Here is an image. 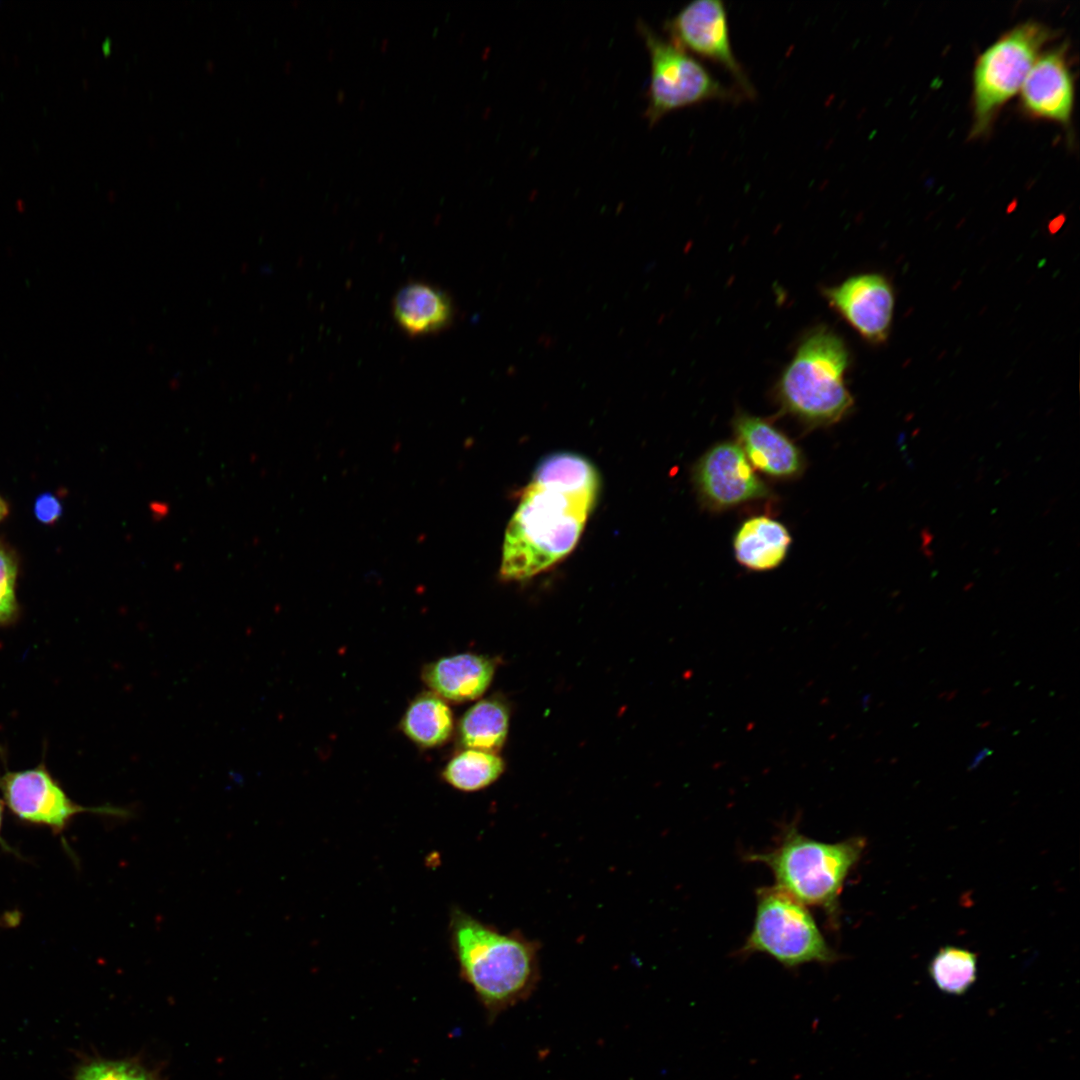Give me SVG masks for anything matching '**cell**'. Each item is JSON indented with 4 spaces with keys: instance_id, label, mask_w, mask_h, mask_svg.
Masks as SVG:
<instances>
[{
    "instance_id": "6da1fadb",
    "label": "cell",
    "mask_w": 1080,
    "mask_h": 1080,
    "mask_svg": "<svg viewBox=\"0 0 1080 1080\" xmlns=\"http://www.w3.org/2000/svg\"><path fill=\"white\" fill-rule=\"evenodd\" d=\"M600 482L582 455L559 451L542 458L507 525L500 577L525 580L565 558L597 504Z\"/></svg>"
},
{
    "instance_id": "7a4b0ae2",
    "label": "cell",
    "mask_w": 1080,
    "mask_h": 1080,
    "mask_svg": "<svg viewBox=\"0 0 1080 1080\" xmlns=\"http://www.w3.org/2000/svg\"><path fill=\"white\" fill-rule=\"evenodd\" d=\"M449 935L460 975L489 1019L526 1000L540 979V943L519 930L508 933L454 906Z\"/></svg>"
},
{
    "instance_id": "3957f363",
    "label": "cell",
    "mask_w": 1080,
    "mask_h": 1080,
    "mask_svg": "<svg viewBox=\"0 0 1080 1080\" xmlns=\"http://www.w3.org/2000/svg\"><path fill=\"white\" fill-rule=\"evenodd\" d=\"M849 363L848 347L831 327L818 324L808 329L775 383L780 413L806 429L840 422L854 406L845 381Z\"/></svg>"
},
{
    "instance_id": "277c9868",
    "label": "cell",
    "mask_w": 1080,
    "mask_h": 1080,
    "mask_svg": "<svg viewBox=\"0 0 1080 1080\" xmlns=\"http://www.w3.org/2000/svg\"><path fill=\"white\" fill-rule=\"evenodd\" d=\"M865 846L866 841L860 836L833 843L815 840L801 833L797 824L790 823L783 828L772 849L749 853L745 858L766 865L774 875L776 886L804 905L823 910L830 926L837 929L844 883Z\"/></svg>"
},
{
    "instance_id": "5b68a950",
    "label": "cell",
    "mask_w": 1080,
    "mask_h": 1080,
    "mask_svg": "<svg viewBox=\"0 0 1080 1080\" xmlns=\"http://www.w3.org/2000/svg\"><path fill=\"white\" fill-rule=\"evenodd\" d=\"M739 953L766 954L786 969L830 965L840 958L807 906L776 885L757 889L752 929Z\"/></svg>"
},
{
    "instance_id": "8992f818",
    "label": "cell",
    "mask_w": 1080,
    "mask_h": 1080,
    "mask_svg": "<svg viewBox=\"0 0 1080 1080\" xmlns=\"http://www.w3.org/2000/svg\"><path fill=\"white\" fill-rule=\"evenodd\" d=\"M1051 31L1037 22L1020 24L1001 36L977 59L973 77L974 124L984 134L1000 108L1018 92Z\"/></svg>"
},
{
    "instance_id": "52a82bcc",
    "label": "cell",
    "mask_w": 1080,
    "mask_h": 1080,
    "mask_svg": "<svg viewBox=\"0 0 1080 1080\" xmlns=\"http://www.w3.org/2000/svg\"><path fill=\"white\" fill-rule=\"evenodd\" d=\"M638 28L651 64L645 110L650 126L678 109L711 100H741V93L724 86L688 52L670 40H664L641 21Z\"/></svg>"
},
{
    "instance_id": "ba28073f",
    "label": "cell",
    "mask_w": 1080,
    "mask_h": 1080,
    "mask_svg": "<svg viewBox=\"0 0 1080 1080\" xmlns=\"http://www.w3.org/2000/svg\"><path fill=\"white\" fill-rule=\"evenodd\" d=\"M0 796L15 820L23 825L46 828L63 836L81 813L129 819V809L112 805L84 806L69 797L44 762L35 767L0 775Z\"/></svg>"
},
{
    "instance_id": "9c48e42d",
    "label": "cell",
    "mask_w": 1080,
    "mask_h": 1080,
    "mask_svg": "<svg viewBox=\"0 0 1080 1080\" xmlns=\"http://www.w3.org/2000/svg\"><path fill=\"white\" fill-rule=\"evenodd\" d=\"M670 41L726 70L741 94L750 99L756 91L738 61L731 44L728 14L720 0H694L666 22Z\"/></svg>"
},
{
    "instance_id": "30bf717a",
    "label": "cell",
    "mask_w": 1080,
    "mask_h": 1080,
    "mask_svg": "<svg viewBox=\"0 0 1080 1080\" xmlns=\"http://www.w3.org/2000/svg\"><path fill=\"white\" fill-rule=\"evenodd\" d=\"M692 481L700 503L713 512L770 496L736 441L717 442L706 450L693 467Z\"/></svg>"
},
{
    "instance_id": "8fae6325",
    "label": "cell",
    "mask_w": 1080,
    "mask_h": 1080,
    "mask_svg": "<svg viewBox=\"0 0 1080 1080\" xmlns=\"http://www.w3.org/2000/svg\"><path fill=\"white\" fill-rule=\"evenodd\" d=\"M822 294L830 308L865 340H886L893 318L894 293L885 277L877 273L853 275L824 287Z\"/></svg>"
},
{
    "instance_id": "7c38bea8",
    "label": "cell",
    "mask_w": 1080,
    "mask_h": 1080,
    "mask_svg": "<svg viewBox=\"0 0 1080 1080\" xmlns=\"http://www.w3.org/2000/svg\"><path fill=\"white\" fill-rule=\"evenodd\" d=\"M731 424L736 442L755 470L779 480L795 479L803 473L801 449L768 419L739 410Z\"/></svg>"
},
{
    "instance_id": "4fadbf2b",
    "label": "cell",
    "mask_w": 1080,
    "mask_h": 1080,
    "mask_svg": "<svg viewBox=\"0 0 1080 1080\" xmlns=\"http://www.w3.org/2000/svg\"><path fill=\"white\" fill-rule=\"evenodd\" d=\"M1021 102L1034 117L1069 124L1074 86L1064 47L1037 58L1021 87Z\"/></svg>"
},
{
    "instance_id": "5bb4252c",
    "label": "cell",
    "mask_w": 1080,
    "mask_h": 1080,
    "mask_svg": "<svg viewBox=\"0 0 1080 1080\" xmlns=\"http://www.w3.org/2000/svg\"><path fill=\"white\" fill-rule=\"evenodd\" d=\"M392 312L399 328L410 337L441 333L456 317L451 296L423 281L409 282L399 289L393 299Z\"/></svg>"
},
{
    "instance_id": "9a60e30c",
    "label": "cell",
    "mask_w": 1080,
    "mask_h": 1080,
    "mask_svg": "<svg viewBox=\"0 0 1080 1080\" xmlns=\"http://www.w3.org/2000/svg\"><path fill=\"white\" fill-rule=\"evenodd\" d=\"M495 672L494 662L482 655L460 653L439 658L422 669V680L432 692L452 702L481 696Z\"/></svg>"
},
{
    "instance_id": "2e32d148",
    "label": "cell",
    "mask_w": 1080,
    "mask_h": 1080,
    "mask_svg": "<svg viewBox=\"0 0 1080 1080\" xmlns=\"http://www.w3.org/2000/svg\"><path fill=\"white\" fill-rule=\"evenodd\" d=\"M791 544L792 537L787 527L764 514L745 519L732 540L736 561L754 572L778 568L785 561Z\"/></svg>"
},
{
    "instance_id": "e0dca14e",
    "label": "cell",
    "mask_w": 1080,
    "mask_h": 1080,
    "mask_svg": "<svg viewBox=\"0 0 1080 1080\" xmlns=\"http://www.w3.org/2000/svg\"><path fill=\"white\" fill-rule=\"evenodd\" d=\"M400 728L416 745L422 748L438 747L445 744L453 733V714L446 700L432 691H424L410 702Z\"/></svg>"
},
{
    "instance_id": "ac0fdd59",
    "label": "cell",
    "mask_w": 1080,
    "mask_h": 1080,
    "mask_svg": "<svg viewBox=\"0 0 1080 1080\" xmlns=\"http://www.w3.org/2000/svg\"><path fill=\"white\" fill-rule=\"evenodd\" d=\"M509 711L499 700L483 699L470 707L458 724V740L464 749L496 752L505 742Z\"/></svg>"
},
{
    "instance_id": "d6986e66",
    "label": "cell",
    "mask_w": 1080,
    "mask_h": 1080,
    "mask_svg": "<svg viewBox=\"0 0 1080 1080\" xmlns=\"http://www.w3.org/2000/svg\"><path fill=\"white\" fill-rule=\"evenodd\" d=\"M503 760L492 752L465 749L442 770L443 780L462 792H475L493 784L504 772Z\"/></svg>"
},
{
    "instance_id": "ffe728a7",
    "label": "cell",
    "mask_w": 1080,
    "mask_h": 1080,
    "mask_svg": "<svg viewBox=\"0 0 1080 1080\" xmlns=\"http://www.w3.org/2000/svg\"><path fill=\"white\" fill-rule=\"evenodd\" d=\"M928 973L939 990L959 996L976 981L977 957L966 949L946 946L934 955Z\"/></svg>"
},
{
    "instance_id": "44dd1931",
    "label": "cell",
    "mask_w": 1080,
    "mask_h": 1080,
    "mask_svg": "<svg viewBox=\"0 0 1080 1080\" xmlns=\"http://www.w3.org/2000/svg\"><path fill=\"white\" fill-rule=\"evenodd\" d=\"M73 1080H162L157 1072L135 1058H86L75 1068Z\"/></svg>"
},
{
    "instance_id": "7402d4cb",
    "label": "cell",
    "mask_w": 1080,
    "mask_h": 1080,
    "mask_svg": "<svg viewBox=\"0 0 1080 1080\" xmlns=\"http://www.w3.org/2000/svg\"><path fill=\"white\" fill-rule=\"evenodd\" d=\"M18 572L16 552L0 540V627L14 624L20 616L16 592Z\"/></svg>"
},
{
    "instance_id": "603a6c76",
    "label": "cell",
    "mask_w": 1080,
    "mask_h": 1080,
    "mask_svg": "<svg viewBox=\"0 0 1080 1080\" xmlns=\"http://www.w3.org/2000/svg\"><path fill=\"white\" fill-rule=\"evenodd\" d=\"M33 510L37 520L43 524L51 525L60 518L62 505L54 494L44 493L36 498Z\"/></svg>"
},
{
    "instance_id": "cb8c5ba5",
    "label": "cell",
    "mask_w": 1080,
    "mask_h": 1080,
    "mask_svg": "<svg viewBox=\"0 0 1080 1080\" xmlns=\"http://www.w3.org/2000/svg\"><path fill=\"white\" fill-rule=\"evenodd\" d=\"M4 806H5L4 802H3V800H2V798L0 796V845L6 851L15 853V851L6 843V841L2 837V827H3V820H4Z\"/></svg>"
},
{
    "instance_id": "d4e9b609",
    "label": "cell",
    "mask_w": 1080,
    "mask_h": 1080,
    "mask_svg": "<svg viewBox=\"0 0 1080 1080\" xmlns=\"http://www.w3.org/2000/svg\"><path fill=\"white\" fill-rule=\"evenodd\" d=\"M990 753L991 751L986 748L978 751L972 759L970 768H976L982 762V760H984L985 757Z\"/></svg>"
},
{
    "instance_id": "484cf974",
    "label": "cell",
    "mask_w": 1080,
    "mask_h": 1080,
    "mask_svg": "<svg viewBox=\"0 0 1080 1080\" xmlns=\"http://www.w3.org/2000/svg\"><path fill=\"white\" fill-rule=\"evenodd\" d=\"M9 513V505L6 500L0 496V522L6 518Z\"/></svg>"
}]
</instances>
